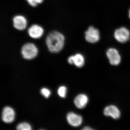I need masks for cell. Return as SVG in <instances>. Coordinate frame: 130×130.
<instances>
[{
    "mask_svg": "<svg viewBox=\"0 0 130 130\" xmlns=\"http://www.w3.org/2000/svg\"><path fill=\"white\" fill-rule=\"evenodd\" d=\"M65 41L64 35L56 30L50 32L45 39L49 51L53 53H59L62 50L64 45Z\"/></svg>",
    "mask_w": 130,
    "mask_h": 130,
    "instance_id": "obj_1",
    "label": "cell"
},
{
    "mask_svg": "<svg viewBox=\"0 0 130 130\" xmlns=\"http://www.w3.org/2000/svg\"><path fill=\"white\" fill-rule=\"evenodd\" d=\"M38 53L37 47L32 43H26L21 47V55L25 59H32L37 56Z\"/></svg>",
    "mask_w": 130,
    "mask_h": 130,
    "instance_id": "obj_2",
    "label": "cell"
},
{
    "mask_svg": "<svg viewBox=\"0 0 130 130\" xmlns=\"http://www.w3.org/2000/svg\"><path fill=\"white\" fill-rule=\"evenodd\" d=\"M114 36L116 41L119 42L124 43L129 39L130 32L127 28L122 27L117 29L115 31Z\"/></svg>",
    "mask_w": 130,
    "mask_h": 130,
    "instance_id": "obj_3",
    "label": "cell"
},
{
    "mask_svg": "<svg viewBox=\"0 0 130 130\" xmlns=\"http://www.w3.org/2000/svg\"><path fill=\"white\" fill-rule=\"evenodd\" d=\"M85 39L90 43L97 42L100 39V31L93 26H90L85 32Z\"/></svg>",
    "mask_w": 130,
    "mask_h": 130,
    "instance_id": "obj_4",
    "label": "cell"
},
{
    "mask_svg": "<svg viewBox=\"0 0 130 130\" xmlns=\"http://www.w3.org/2000/svg\"><path fill=\"white\" fill-rule=\"evenodd\" d=\"M106 55L109 63L113 66H118L121 62V56L116 49L113 48L108 49L106 52Z\"/></svg>",
    "mask_w": 130,
    "mask_h": 130,
    "instance_id": "obj_5",
    "label": "cell"
},
{
    "mask_svg": "<svg viewBox=\"0 0 130 130\" xmlns=\"http://www.w3.org/2000/svg\"><path fill=\"white\" fill-rule=\"evenodd\" d=\"M28 33L30 37L33 39H37L42 37L44 33V29L39 25L34 24L28 28Z\"/></svg>",
    "mask_w": 130,
    "mask_h": 130,
    "instance_id": "obj_6",
    "label": "cell"
},
{
    "mask_svg": "<svg viewBox=\"0 0 130 130\" xmlns=\"http://www.w3.org/2000/svg\"><path fill=\"white\" fill-rule=\"evenodd\" d=\"M12 22L13 27L18 30H23L27 26V20L23 15H17L14 16L12 19Z\"/></svg>",
    "mask_w": 130,
    "mask_h": 130,
    "instance_id": "obj_7",
    "label": "cell"
},
{
    "mask_svg": "<svg viewBox=\"0 0 130 130\" xmlns=\"http://www.w3.org/2000/svg\"><path fill=\"white\" fill-rule=\"evenodd\" d=\"M15 113L14 110L10 107H5L2 113V118L5 123H11L14 121Z\"/></svg>",
    "mask_w": 130,
    "mask_h": 130,
    "instance_id": "obj_8",
    "label": "cell"
},
{
    "mask_svg": "<svg viewBox=\"0 0 130 130\" xmlns=\"http://www.w3.org/2000/svg\"><path fill=\"white\" fill-rule=\"evenodd\" d=\"M104 115L107 116H110L115 119L119 118L121 115L119 108L115 105H111L106 107L103 111Z\"/></svg>",
    "mask_w": 130,
    "mask_h": 130,
    "instance_id": "obj_9",
    "label": "cell"
},
{
    "mask_svg": "<svg viewBox=\"0 0 130 130\" xmlns=\"http://www.w3.org/2000/svg\"><path fill=\"white\" fill-rule=\"evenodd\" d=\"M67 119L70 125L74 127L79 126L83 122L82 117L73 112H70L68 114Z\"/></svg>",
    "mask_w": 130,
    "mask_h": 130,
    "instance_id": "obj_10",
    "label": "cell"
},
{
    "mask_svg": "<svg viewBox=\"0 0 130 130\" xmlns=\"http://www.w3.org/2000/svg\"><path fill=\"white\" fill-rule=\"evenodd\" d=\"M68 63L71 64H74L78 67H83L85 64L84 56L81 54L78 53L73 56H70L68 58Z\"/></svg>",
    "mask_w": 130,
    "mask_h": 130,
    "instance_id": "obj_11",
    "label": "cell"
},
{
    "mask_svg": "<svg viewBox=\"0 0 130 130\" xmlns=\"http://www.w3.org/2000/svg\"><path fill=\"white\" fill-rule=\"evenodd\" d=\"M88 101V97L86 95L80 94L74 99V105L77 108L83 109L86 106Z\"/></svg>",
    "mask_w": 130,
    "mask_h": 130,
    "instance_id": "obj_12",
    "label": "cell"
},
{
    "mask_svg": "<svg viewBox=\"0 0 130 130\" xmlns=\"http://www.w3.org/2000/svg\"><path fill=\"white\" fill-rule=\"evenodd\" d=\"M16 129L18 130H30L31 129V128L28 123H22L17 126Z\"/></svg>",
    "mask_w": 130,
    "mask_h": 130,
    "instance_id": "obj_13",
    "label": "cell"
},
{
    "mask_svg": "<svg viewBox=\"0 0 130 130\" xmlns=\"http://www.w3.org/2000/svg\"><path fill=\"white\" fill-rule=\"evenodd\" d=\"M66 88L64 86H61L58 89V94L60 97L65 98L66 96Z\"/></svg>",
    "mask_w": 130,
    "mask_h": 130,
    "instance_id": "obj_14",
    "label": "cell"
},
{
    "mask_svg": "<svg viewBox=\"0 0 130 130\" xmlns=\"http://www.w3.org/2000/svg\"><path fill=\"white\" fill-rule=\"evenodd\" d=\"M41 93L44 96V97L46 98H48L50 95L51 92L48 89L46 88H43L41 90Z\"/></svg>",
    "mask_w": 130,
    "mask_h": 130,
    "instance_id": "obj_15",
    "label": "cell"
},
{
    "mask_svg": "<svg viewBox=\"0 0 130 130\" xmlns=\"http://www.w3.org/2000/svg\"><path fill=\"white\" fill-rule=\"evenodd\" d=\"M28 4L33 7H35L37 6V4L36 0H26Z\"/></svg>",
    "mask_w": 130,
    "mask_h": 130,
    "instance_id": "obj_16",
    "label": "cell"
},
{
    "mask_svg": "<svg viewBox=\"0 0 130 130\" xmlns=\"http://www.w3.org/2000/svg\"><path fill=\"white\" fill-rule=\"evenodd\" d=\"M83 130H93V129L89 127V126H85L83 129Z\"/></svg>",
    "mask_w": 130,
    "mask_h": 130,
    "instance_id": "obj_17",
    "label": "cell"
},
{
    "mask_svg": "<svg viewBox=\"0 0 130 130\" xmlns=\"http://www.w3.org/2000/svg\"><path fill=\"white\" fill-rule=\"evenodd\" d=\"M38 4H41L43 2L44 0H36Z\"/></svg>",
    "mask_w": 130,
    "mask_h": 130,
    "instance_id": "obj_18",
    "label": "cell"
},
{
    "mask_svg": "<svg viewBox=\"0 0 130 130\" xmlns=\"http://www.w3.org/2000/svg\"><path fill=\"white\" fill-rule=\"evenodd\" d=\"M129 18L130 19V9L129 10Z\"/></svg>",
    "mask_w": 130,
    "mask_h": 130,
    "instance_id": "obj_19",
    "label": "cell"
}]
</instances>
